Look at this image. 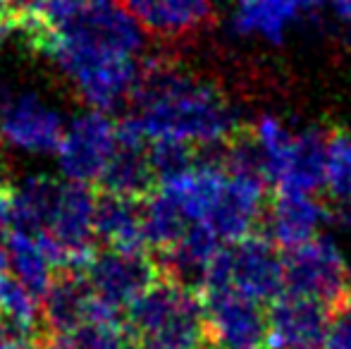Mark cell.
Here are the masks:
<instances>
[{
    "label": "cell",
    "mask_w": 351,
    "mask_h": 349,
    "mask_svg": "<svg viewBox=\"0 0 351 349\" xmlns=\"http://www.w3.org/2000/svg\"><path fill=\"white\" fill-rule=\"evenodd\" d=\"M330 218L325 204L313 199V194H296V191H275L265 206L263 225L265 237L278 249H291L308 239L318 237V230Z\"/></svg>",
    "instance_id": "5bb4252c"
},
{
    "label": "cell",
    "mask_w": 351,
    "mask_h": 349,
    "mask_svg": "<svg viewBox=\"0 0 351 349\" xmlns=\"http://www.w3.org/2000/svg\"><path fill=\"white\" fill-rule=\"evenodd\" d=\"M263 349H268V347H263Z\"/></svg>",
    "instance_id": "f1b7e54d"
},
{
    "label": "cell",
    "mask_w": 351,
    "mask_h": 349,
    "mask_svg": "<svg viewBox=\"0 0 351 349\" xmlns=\"http://www.w3.org/2000/svg\"><path fill=\"white\" fill-rule=\"evenodd\" d=\"M117 146V120L103 110L88 112L72 122L60 141V168L70 182L96 184Z\"/></svg>",
    "instance_id": "30bf717a"
},
{
    "label": "cell",
    "mask_w": 351,
    "mask_h": 349,
    "mask_svg": "<svg viewBox=\"0 0 351 349\" xmlns=\"http://www.w3.org/2000/svg\"><path fill=\"white\" fill-rule=\"evenodd\" d=\"M225 287H234L256 302L270 304L285 292V265L280 249L263 232L222 244L206 265L201 292Z\"/></svg>",
    "instance_id": "3957f363"
},
{
    "label": "cell",
    "mask_w": 351,
    "mask_h": 349,
    "mask_svg": "<svg viewBox=\"0 0 351 349\" xmlns=\"http://www.w3.org/2000/svg\"><path fill=\"white\" fill-rule=\"evenodd\" d=\"M5 244H8V258H10V273L38 299L46 294L48 285L56 273V265L46 256L41 244L32 234L17 232V230H8L5 234Z\"/></svg>",
    "instance_id": "ac0fdd59"
},
{
    "label": "cell",
    "mask_w": 351,
    "mask_h": 349,
    "mask_svg": "<svg viewBox=\"0 0 351 349\" xmlns=\"http://www.w3.org/2000/svg\"><path fill=\"white\" fill-rule=\"evenodd\" d=\"M251 134L275 191L315 194L325 186L328 134L318 130L291 134L278 117H261L258 125L251 127Z\"/></svg>",
    "instance_id": "7a4b0ae2"
},
{
    "label": "cell",
    "mask_w": 351,
    "mask_h": 349,
    "mask_svg": "<svg viewBox=\"0 0 351 349\" xmlns=\"http://www.w3.org/2000/svg\"><path fill=\"white\" fill-rule=\"evenodd\" d=\"M56 41L98 56L136 58L141 51V29L117 0H84L62 24Z\"/></svg>",
    "instance_id": "8992f818"
},
{
    "label": "cell",
    "mask_w": 351,
    "mask_h": 349,
    "mask_svg": "<svg viewBox=\"0 0 351 349\" xmlns=\"http://www.w3.org/2000/svg\"><path fill=\"white\" fill-rule=\"evenodd\" d=\"M332 309L311 297L282 292L268 306V349H325Z\"/></svg>",
    "instance_id": "8fae6325"
},
{
    "label": "cell",
    "mask_w": 351,
    "mask_h": 349,
    "mask_svg": "<svg viewBox=\"0 0 351 349\" xmlns=\"http://www.w3.org/2000/svg\"><path fill=\"white\" fill-rule=\"evenodd\" d=\"M10 3H12V0H8V5H10Z\"/></svg>",
    "instance_id": "83f0119b"
},
{
    "label": "cell",
    "mask_w": 351,
    "mask_h": 349,
    "mask_svg": "<svg viewBox=\"0 0 351 349\" xmlns=\"http://www.w3.org/2000/svg\"><path fill=\"white\" fill-rule=\"evenodd\" d=\"M48 58L70 80L79 98H84V103L93 106L96 110H110L120 106L125 98H130V91L139 75L136 58L98 56L60 41L53 43Z\"/></svg>",
    "instance_id": "277c9868"
},
{
    "label": "cell",
    "mask_w": 351,
    "mask_h": 349,
    "mask_svg": "<svg viewBox=\"0 0 351 349\" xmlns=\"http://www.w3.org/2000/svg\"><path fill=\"white\" fill-rule=\"evenodd\" d=\"M335 8V12H337L339 19H344V22H351V0H330Z\"/></svg>",
    "instance_id": "d4e9b609"
},
{
    "label": "cell",
    "mask_w": 351,
    "mask_h": 349,
    "mask_svg": "<svg viewBox=\"0 0 351 349\" xmlns=\"http://www.w3.org/2000/svg\"><path fill=\"white\" fill-rule=\"evenodd\" d=\"M82 273L96 302L120 318V313L160 278V263L156 254L146 249L103 247L101 252H93Z\"/></svg>",
    "instance_id": "5b68a950"
},
{
    "label": "cell",
    "mask_w": 351,
    "mask_h": 349,
    "mask_svg": "<svg viewBox=\"0 0 351 349\" xmlns=\"http://www.w3.org/2000/svg\"><path fill=\"white\" fill-rule=\"evenodd\" d=\"M48 349H136V345L117 321H93L72 333L53 335Z\"/></svg>",
    "instance_id": "ffe728a7"
},
{
    "label": "cell",
    "mask_w": 351,
    "mask_h": 349,
    "mask_svg": "<svg viewBox=\"0 0 351 349\" xmlns=\"http://www.w3.org/2000/svg\"><path fill=\"white\" fill-rule=\"evenodd\" d=\"M285 289L323 302L332 316L342 302L347 285V263L337 244L328 237H313L282 254Z\"/></svg>",
    "instance_id": "52a82bcc"
},
{
    "label": "cell",
    "mask_w": 351,
    "mask_h": 349,
    "mask_svg": "<svg viewBox=\"0 0 351 349\" xmlns=\"http://www.w3.org/2000/svg\"><path fill=\"white\" fill-rule=\"evenodd\" d=\"M320 3H323V0H296V5H299L301 12H308V10L318 8Z\"/></svg>",
    "instance_id": "484cf974"
},
{
    "label": "cell",
    "mask_w": 351,
    "mask_h": 349,
    "mask_svg": "<svg viewBox=\"0 0 351 349\" xmlns=\"http://www.w3.org/2000/svg\"><path fill=\"white\" fill-rule=\"evenodd\" d=\"M60 189L62 184L53 177H29L17 191H12L10 230L32 234V237L43 232L53 218V210L60 199Z\"/></svg>",
    "instance_id": "e0dca14e"
},
{
    "label": "cell",
    "mask_w": 351,
    "mask_h": 349,
    "mask_svg": "<svg viewBox=\"0 0 351 349\" xmlns=\"http://www.w3.org/2000/svg\"><path fill=\"white\" fill-rule=\"evenodd\" d=\"M10 206H12V186L0 177V237L10 228Z\"/></svg>",
    "instance_id": "603a6c76"
},
{
    "label": "cell",
    "mask_w": 351,
    "mask_h": 349,
    "mask_svg": "<svg viewBox=\"0 0 351 349\" xmlns=\"http://www.w3.org/2000/svg\"><path fill=\"white\" fill-rule=\"evenodd\" d=\"M325 189L335 204L351 201V134L332 130L325 146Z\"/></svg>",
    "instance_id": "44dd1931"
},
{
    "label": "cell",
    "mask_w": 351,
    "mask_h": 349,
    "mask_svg": "<svg viewBox=\"0 0 351 349\" xmlns=\"http://www.w3.org/2000/svg\"><path fill=\"white\" fill-rule=\"evenodd\" d=\"M14 349H43V347H38L36 342H24V345H19V347H14Z\"/></svg>",
    "instance_id": "4316f807"
},
{
    "label": "cell",
    "mask_w": 351,
    "mask_h": 349,
    "mask_svg": "<svg viewBox=\"0 0 351 349\" xmlns=\"http://www.w3.org/2000/svg\"><path fill=\"white\" fill-rule=\"evenodd\" d=\"M299 14L296 0H239L234 10V29L268 41H282L287 27Z\"/></svg>",
    "instance_id": "d6986e66"
},
{
    "label": "cell",
    "mask_w": 351,
    "mask_h": 349,
    "mask_svg": "<svg viewBox=\"0 0 351 349\" xmlns=\"http://www.w3.org/2000/svg\"><path fill=\"white\" fill-rule=\"evenodd\" d=\"M325 349H351V318L335 313L325 337Z\"/></svg>",
    "instance_id": "7402d4cb"
},
{
    "label": "cell",
    "mask_w": 351,
    "mask_h": 349,
    "mask_svg": "<svg viewBox=\"0 0 351 349\" xmlns=\"http://www.w3.org/2000/svg\"><path fill=\"white\" fill-rule=\"evenodd\" d=\"M93 204L96 189H91V184H62L51 223L43 232H38L53 244L60 268H84L96 252L98 239L93 228Z\"/></svg>",
    "instance_id": "ba28073f"
},
{
    "label": "cell",
    "mask_w": 351,
    "mask_h": 349,
    "mask_svg": "<svg viewBox=\"0 0 351 349\" xmlns=\"http://www.w3.org/2000/svg\"><path fill=\"white\" fill-rule=\"evenodd\" d=\"M96 239L112 249H146L143 201L96 189L93 204Z\"/></svg>",
    "instance_id": "2e32d148"
},
{
    "label": "cell",
    "mask_w": 351,
    "mask_h": 349,
    "mask_svg": "<svg viewBox=\"0 0 351 349\" xmlns=\"http://www.w3.org/2000/svg\"><path fill=\"white\" fill-rule=\"evenodd\" d=\"M0 134L10 144L34 154H51L60 149L65 136L62 120L36 93H0Z\"/></svg>",
    "instance_id": "7c38bea8"
},
{
    "label": "cell",
    "mask_w": 351,
    "mask_h": 349,
    "mask_svg": "<svg viewBox=\"0 0 351 349\" xmlns=\"http://www.w3.org/2000/svg\"><path fill=\"white\" fill-rule=\"evenodd\" d=\"M127 120L146 141L170 139L196 149L222 146L241 130L227 98L170 58L139 62Z\"/></svg>",
    "instance_id": "6da1fadb"
},
{
    "label": "cell",
    "mask_w": 351,
    "mask_h": 349,
    "mask_svg": "<svg viewBox=\"0 0 351 349\" xmlns=\"http://www.w3.org/2000/svg\"><path fill=\"white\" fill-rule=\"evenodd\" d=\"M335 313H342V316L351 318V265H347V285H344L342 302H339V306Z\"/></svg>",
    "instance_id": "cb8c5ba5"
},
{
    "label": "cell",
    "mask_w": 351,
    "mask_h": 349,
    "mask_svg": "<svg viewBox=\"0 0 351 349\" xmlns=\"http://www.w3.org/2000/svg\"><path fill=\"white\" fill-rule=\"evenodd\" d=\"M141 29L158 38H184L213 19L210 0H117Z\"/></svg>",
    "instance_id": "9a60e30c"
},
{
    "label": "cell",
    "mask_w": 351,
    "mask_h": 349,
    "mask_svg": "<svg viewBox=\"0 0 351 349\" xmlns=\"http://www.w3.org/2000/svg\"><path fill=\"white\" fill-rule=\"evenodd\" d=\"M206 333L225 349H263L268 342V311L234 287L201 292Z\"/></svg>",
    "instance_id": "9c48e42d"
},
{
    "label": "cell",
    "mask_w": 351,
    "mask_h": 349,
    "mask_svg": "<svg viewBox=\"0 0 351 349\" xmlns=\"http://www.w3.org/2000/svg\"><path fill=\"white\" fill-rule=\"evenodd\" d=\"M41 318L53 335L72 333L93 321H120L96 302L82 268H58L41 297Z\"/></svg>",
    "instance_id": "4fadbf2b"
}]
</instances>
